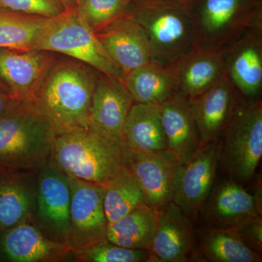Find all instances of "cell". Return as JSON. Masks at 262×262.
<instances>
[{"mask_svg": "<svg viewBox=\"0 0 262 262\" xmlns=\"http://www.w3.org/2000/svg\"><path fill=\"white\" fill-rule=\"evenodd\" d=\"M98 72L83 62L58 55L34 97L57 135L91 125Z\"/></svg>", "mask_w": 262, "mask_h": 262, "instance_id": "obj_1", "label": "cell"}, {"mask_svg": "<svg viewBox=\"0 0 262 262\" xmlns=\"http://www.w3.org/2000/svg\"><path fill=\"white\" fill-rule=\"evenodd\" d=\"M130 154L125 141L90 125L56 135L49 161L71 178L105 187L129 167Z\"/></svg>", "mask_w": 262, "mask_h": 262, "instance_id": "obj_2", "label": "cell"}, {"mask_svg": "<svg viewBox=\"0 0 262 262\" xmlns=\"http://www.w3.org/2000/svg\"><path fill=\"white\" fill-rule=\"evenodd\" d=\"M57 133L34 101L0 116V170L31 171L48 163Z\"/></svg>", "mask_w": 262, "mask_h": 262, "instance_id": "obj_3", "label": "cell"}, {"mask_svg": "<svg viewBox=\"0 0 262 262\" xmlns=\"http://www.w3.org/2000/svg\"><path fill=\"white\" fill-rule=\"evenodd\" d=\"M127 11L145 31L153 61L168 66L198 44L190 5L178 0H136Z\"/></svg>", "mask_w": 262, "mask_h": 262, "instance_id": "obj_4", "label": "cell"}, {"mask_svg": "<svg viewBox=\"0 0 262 262\" xmlns=\"http://www.w3.org/2000/svg\"><path fill=\"white\" fill-rule=\"evenodd\" d=\"M219 173L248 188L258 174L262 157V102L241 95L220 139Z\"/></svg>", "mask_w": 262, "mask_h": 262, "instance_id": "obj_5", "label": "cell"}, {"mask_svg": "<svg viewBox=\"0 0 262 262\" xmlns=\"http://www.w3.org/2000/svg\"><path fill=\"white\" fill-rule=\"evenodd\" d=\"M34 50L70 57L105 75L124 79L123 72L75 7L47 19Z\"/></svg>", "mask_w": 262, "mask_h": 262, "instance_id": "obj_6", "label": "cell"}, {"mask_svg": "<svg viewBox=\"0 0 262 262\" xmlns=\"http://www.w3.org/2000/svg\"><path fill=\"white\" fill-rule=\"evenodd\" d=\"M190 8L199 44L223 48L262 27L261 0H194Z\"/></svg>", "mask_w": 262, "mask_h": 262, "instance_id": "obj_7", "label": "cell"}, {"mask_svg": "<svg viewBox=\"0 0 262 262\" xmlns=\"http://www.w3.org/2000/svg\"><path fill=\"white\" fill-rule=\"evenodd\" d=\"M70 177L48 160L37 171L34 221L48 236L68 246Z\"/></svg>", "mask_w": 262, "mask_h": 262, "instance_id": "obj_8", "label": "cell"}, {"mask_svg": "<svg viewBox=\"0 0 262 262\" xmlns=\"http://www.w3.org/2000/svg\"><path fill=\"white\" fill-rule=\"evenodd\" d=\"M70 179L68 246L73 254L107 239L108 222L103 209L104 187L79 179Z\"/></svg>", "mask_w": 262, "mask_h": 262, "instance_id": "obj_9", "label": "cell"}, {"mask_svg": "<svg viewBox=\"0 0 262 262\" xmlns=\"http://www.w3.org/2000/svg\"><path fill=\"white\" fill-rule=\"evenodd\" d=\"M220 141L201 144L181 165L173 202L194 222L219 177Z\"/></svg>", "mask_w": 262, "mask_h": 262, "instance_id": "obj_10", "label": "cell"}, {"mask_svg": "<svg viewBox=\"0 0 262 262\" xmlns=\"http://www.w3.org/2000/svg\"><path fill=\"white\" fill-rule=\"evenodd\" d=\"M262 213L247 188L226 177L217 178L198 219L203 227L234 229Z\"/></svg>", "mask_w": 262, "mask_h": 262, "instance_id": "obj_11", "label": "cell"}, {"mask_svg": "<svg viewBox=\"0 0 262 262\" xmlns=\"http://www.w3.org/2000/svg\"><path fill=\"white\" fill-rule=\"evenodd\" d=\"M58 56L39 50L0 48V89L16 99L34 101Z\"/></svg>", "mask_w": 262, "mask_h": 262, "instance_id": "obj_12", "label": "cell"}, {"mask_svg": "<svg viewBox=\"0 0 262 262\" xmlns=\"http://www.w3.org/2000/svg\"><path fill=\"white\" fill-rule=\"evenodd\" d=\"M151 262H203L194 222L173 201L160 212L149 249Z\"/></svg>", "mask_w": 262, "mask_h": 262, "instance_id": "obj_13", "label": "cell"}, {"mask_svg": "<svg viewBox=\"0 0 262 262\" xmlns=\"http://www.w3.org/2000/svg\"><path fill=\"white\" fill-rule=\"evenodd\" d=\"M94 32L124 76L152 61L145 31L127 10Z\"/></svg>", "mask_w": 262, "mask_h": 262, "instance_id": "obj_14", "label": "cell"}, {"mask_svg": "<svg viewBox=\"0 0 262 262\" xmlns=\"http://www.w3.org/2000/svg\"><path fill=\"white\" fill-rule=\"evenodd\" d=\"M168 67L177 91L188 98L204 92L227 73L223 48L199 43Z\"/></svg>", "mask_w": 262, "mask_h": 262, "instance_id": "obj_15", "label": "cell"}, {"mask_svg": "<svg viewBox=\"0 0 262 262\" xmlns=\"http://www.w3.org/2000/svg\"><path fill=\"white\" fill-rule=\"evenodd\" d=\"M181 165L168 149L150 154H130L129 168L144 192L148 206L162 211L173 201Z\"/></svg>", "mask_w": 262, "mask_h": 262, "instance_id": "obj_16", "label": "cell"}, {"mask_svg": "<svg viewBox=\"0 0 262 262\" xmlns=\"http://www.w3.org/2000/svg\"><path fill=\"white\" fill-rule=\"evenodd\" d=\"M71 253L67 245L50 237L35 222L0 231V262H56Z\"/></svg>", "mask_w": 262, "mask_h": 262, "instance_id": "obj_17", "label": "cell"}, {"mask_svg": "<svg viewBox=\"0 0 262 262\" xmlns=\"http://www.w3.org/2000/svg\"><path fill=\"white\" fill-rule=\"evenodd\" d=\"M241 94L226 73L216 83L188 98L201 144L220 140L238 104Z\"/></svg>", "mask_w": 262, "mask_h": 262, "instance_id": "obj_18", "label": "cell"}, {"mask_svg": "<svg viewBox=\"0 0 262 262\" xmlns=\"http://www.w3.org/2000/svg\"><path fill=\"white\" fill-rule=\"evenodd\" d=\"M227 73L248 99L261 98L262 27L246 31L223 47Z\"/></svg>", "mask_w": 262, "mask_h": 262, "instance_id": "obj_19", "label": "cell"}, {"mask_svg": "<svg viewBox=\"0 0 262 262\" xmlns=\"http://www.w3.org/2000/svg\"><path fill=\"white\" fill-rule=\"evenodd\" d=\"M134 103L123 80L98 72L91 104V125L105 135L124 141V127Z\"/></svg>", "mask_w": 262, "mask_h": 262, "instance_id": "obj_20", "label": "cell"}, {"mask_svg": "<svg viewBox=\"0 0 262 262\" xmlns=\"http://www.w3.org/2000/svg\"><path fill=\"white\" fill-rule=\"evenodd\" d=\"M38 170H0V231L35 222Z\"/></svg>", "mask_w": 262, "mask_h": 262, "instance_id": "obj_21", "label": "cell"}, {"mask_svg": "<svg viewBox=\"0 0 262 262\" xmlns=\"http://www.w3.org/2000/svg\"><path fill=\"white\" fill-rule=\"evenodd\" d=\"M158 105L167 149L183 163L201 144L189 99L177 92Z\"/></svg>", "mask_w": 262, "mask_h": 262, "instance_id": "obj_22", "label": "cell"}, {"mask_svg": "<svg viewBox=\"0 0 262 262\" xmlns=\"http://www.w3.org/2000/svg\"><path fill=\"white\" fill-rule=\"evenodd\" d=\"M123 139L130 152L136 154L167 149L159 105L134 103L125 121Z\"/></svg>", "mask_w": 262, "mask_h": 262, "instance_id": "obj_23", "label": "cell"}, {"mask_svg": "<svg viewBox=\"0 0 262 262\" xmlns=\"http://www.w3.org/2000/svg\"><path fill=\"white\" fill-rule=\"evenodd\" d=\"M123 81L134 103L160 104L178 92L168 66L153 61L129 72Z\"/></svg>", "mask_w": 262, "mask_h": 262, "instance_id": "obj_24", "label": "cell"}, {"mask_svg": "<svg viewBox=\"0 0 262 262\" xmlns=\"http://www.w3.org/2000/svg\"><path fill=\"white\" fill-rule=\"evenodd\" d=\"M195 233L198 251L204 261H262L261 253L248 247L232 229L201 226Z\"/></svg>", "mask_w": 262, "mask_h": 262, "instance_id": "obj_25", "label": "cell"}, {"mask_svg": "<svg viewBox=\"0 0 262 262\" xmlns=\"http://www.w3.org/2000/svg\"><path fill=\"white\" fill-rule=\"evenodd\" d=\"M159 215L160 212L149 206L136 208L108 224L106 238L122 247L149 251Z\"/></svg>", "mask_w": 262, "mask_h": 262, "instance_id": "obj_26", "label": "cell"}, {"mask_svg": "<svg viewBox=\"0 0 262 262\" xmlns=\"http://www.w3.org/2000/svg\"><path fill=\"white\" fill-rule=\"evenodd\" d=\"M104 189L103 209L108 224L136 208L148 206L146 196L129 167L122 170Z\"/></svg>", "mask_w": 262, "mask_h": 262, "instance_id": "obj_27", "label": "cell"}, {"mask_svg": "<svg viewBox=\"0 0 262 262\" xmlns=\"http://www.w3.org/2000/svg\"><path fill=\"white\" fill-rule=\"evenodd\" d=\"M48 18L0 11V48L34 50Z\"/></svg>", "mask_w": 262, "mask_h": 262, "instance_id": "obj_28", "label": "cell"}, {"mask_svg": "<svg viewBox=\"0 0 262 262\" xmlns=\"http://www.w3.org/2000/svg\"><path fill=\"white\" fill-rule=\"evenodd\" d=\"M73 255L76 259L84 262H151L149 250L122 247L107 239Z\"/></svg>", "mask_w": 262, "mask_h": 262, "instance_id": "obj_29", "label": "cell"}, {"mask_svg": "<svg viewBox=\"0 0 262 262\" xmlns=\"http://www.w3.org/2000/svg\"><path fill=\"white\" fill-rule=\"evenodd\" d=\"M128 0H77L75 8L93 30L127 12Z\"/></svg>", "mask_w": 262, "mask_h": 262, "instance_id": "obj_30", "label": "cell"}, {"mask_svg": "<svg viewBox=\"0 0 262 262\" xmlns=\"http://www.w3.org/2000/svg\"><path fill=\"white\" fill-rule=\"evenodd\" d=\"M60 0H0V11L51 18L65 11Z\"/></svg>", "mask_w": 262, "mask_h": 262, "instance_id": "obj_31", "label": "cell"}, {"mask_svg": "<svg viewBox=\"0 0 262 262\" xmlns=\"http://www.w3.org/2000/svg\"><path fill=\"white\" fill-rule=\"evenodd\" d=\"M236 232L245 244L262 253V217L258 215L255 218L244 222L239 227L232 229Z\"/></svg>", "mask_w": 262, "mask_h": 262, "instance_id": "obj_32", "label": "cell"}, {"mask_svg": "<svg viewBox=\"0 0 262 262\" xmlns=\"http://www.w3.org/2000/svg\"><path fill=\"white\" fill-rule=\"evenodd\" d=\"M21 101L24 100L16 99L11 97L0 89V116L14 107Z\"/></svg>", "mask_w": 262, "mask_h": 262, "instance_id": "obj_33", "label": "cell"}, {"mask_svg": "<svg viewBox=\"0 0 262 262\" xmlns=\"http://www.w3.org/2000/svg\"><path fill=\"white\" fill-rule=\"evenodd\" d=\"M249 189H251V192H249L252 194L255 201L256 202V204L259 211L262 213V190H261V176L258 175L252 184L248 187Z\"/></svg>", "mask_w": 262, "mask_h": 262, "instance_id": "obj_34", "label": "cell"}, {"mask_svg": "<svg viewBox=\"0 0 262 262\" xmlns=\"http://www.w3.org/2000/svg\"><path fill=\"white\" fill-rule=\"evenodd\" d=\"M64 7L65 10H70L75 7L77 0H60Z\"/></svg>", "mask_w": 262, "mask_h": 262, "instance_id": "obj_35", "label": "cell"}, {"mask_svg": "<svg viewBox=\"0 0 262 262\" xmlns=\"http://www.w3.org/2000/svg\"><path fill=\"white\" fill-rule=\"evenodd\" d=\"M180 3H184V4L190 5L193 3L194 0H178Z\"/></svg>", "mask_w": 262, "mask_h": 262, "instance_id": "obj_36", "label": "cell"}, {"mask_svg": "<svg viewBox=\"0 0 262 262\" xmlns=\"http://www.w3.org/2000/svg\"><path fill=\"white\" fill-rule=\"evenodd\" d=\"M134 1H136V0H128V3H132V2H134Z\"/></svg>", "mask_w": 262, "mask_h": 262, "instance_id": "obj_37", "label": "cell"}]
</instances>
